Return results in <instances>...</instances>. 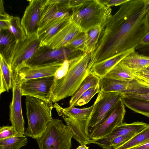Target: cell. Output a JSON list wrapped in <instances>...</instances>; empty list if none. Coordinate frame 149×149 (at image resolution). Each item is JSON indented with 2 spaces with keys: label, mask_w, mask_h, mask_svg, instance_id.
Returning <instances> with one entry per match:
<instances>
[{
  "label": "cell",
  "mask_w": 149,
  "mask_h": 149,
  "mask_svg": "<svg viewBox=\"0 0 149 149\" xmlns=\"http://www.w3.org/2000/svg\"><path fill=\"white\" fill-rule=\"evenodd\" d=\"M84 52L80 51L73 50L65 47L52 49L44 46L38 48L33 56L26 63L25 66H37L63 61L67 60H70Z\"/></svg>",
  "instance_id": "cell-9"
},
{
  "label": "cell",
  "mask_w": 149,
  "mask_h": 149,
  "mask_svg": "<svg viewBox=\"0 0 149 149\" xmlns=\"http://www.w3.org/2000/svg\"><path fill=\"white\" fill-rule=\"evenodd\" d=\"M28 139L24 135L0 140V149H19L26 145Z\"/></svg>",
  "instance_id": "cell-28"
},
{
  "label": "cell",
  "mask_w": 149,
  "mask_h": 149,
  "mask_svg": "<svg viewBox=\"0 0 149 149\" xmlns=\"http://www.w3.org/2000/svg\"><path fill=\"white\" fill-rule=\"evenodd\" d=\"M148 4L149 5V0H147Z\"/></svg>",
  "instance_id": "cell-48"
},
{
  "label": "cell",
  "mask_w": 149,
  "mask_h": 149,
  "mask_svg": "<svg viewBox=\"0 0 149 149\" xmlns=\"http://www.w3.org/2000/svg\"><path fill=\"white\" fill-rule=\"evenodd\" d=\"M71 9V0H42L37 32L56 20L70 15L69 11Z\"/></svg>",
  "instance_id": "cell-10"
},
{
  "label": "cell",
  "mask_w": 149,
  "mask_h": 149,
  "mask_svg": "<svg viewBox=\"0 0 149 149\" xmlns=\"http://www.w3.org/2000/svg\"><path fill=\"white\" fill-rule=\"evenodd\" d=\"M136 134H130L116 137L111 141L105 149H113L124 143Z\"/></svg>",
  "instance_id": "cell-34"
},
{
  "label": "cell",
  "mask_w": 149,
  "mask_h": 149,
  "mask_svg": "<svg viewBox=\"0 0 149 149\" xmlns=\"http://www.w3.org/2000/svg\"><path fill=\"white\" fill-rule=\"evenodd\" d=\"M63 61L33 66H26L17 71L23 80L54 76Z\"/></svg>",
  "instance_id": "cell-17"
},
{
  "label": "cell",
  "mask_w": 149,
  "mask_h": 149,
  "mask_svg": "<svg viewBox=\"0 0 149 149\" xmlns=\"http://www.w3.org/2000/svg\"><path fill=\"white\" fill-rule=\"evenodd\" d=\"M120 62L132 70L139 71L149 66V56L139 54L135 51Z\"/></svg>",
  "instance_id": "cell-20"
},
{
  "label": "cell",
  "mask_w": 149,
  "mask_h": 149,
  "mask_svg": "<svg viewBox=\"0 0 149 149\" xmlns=\"http://www.w3.org/2000/svg\"><path fill=\"white\" fill-rule=\"evenodd\" d=\"M132 71L134 79L128 83L127 90L123 93L137 95L149 94V79Z\"/></svg>",
  "instance_id": "cell-21"
},
{
  "label": "cell",
  "mask_w": 149,
  "mask_h": 149,
  "mask_svg": "<svg viewBox=\"0 0 149 149\" xmlns=\"http://www.w3.org/2000/svg\"><path fill=\"white\" fill-rule=\"evenodd\" d=\"M135 48L130 49L108 59L95 63L92 68V72L101 79L105 76L125 57L135 51Z\"/></svg>",
  "instance_id": "cell-18"
},
{
  "label": "cell",
  "mask_w": 149,
  "mask_h": 149,
  "mask_svg": "<svg viewBox=\"0 0 149 149\" xmlns=\"http://www.w3.org/2000/svg\"><path fill=\"white\" fill-rule=\"evenodd\" d=\"M100 90L105 92L123 93L127 90L128 83L104 77L100 79Z\"/></svg>",
  "instance_id": "cell-23"
},
{
  "label": "cell",
  "mask_w": 149,
  "mask_h": 149,
  "mask_svg": "<svg viewBox=\"0 0 149 149\" xmlns=\"http://www.w3.org/2000/svg\"><path fill=\"white\" fill-rule=\"evenodd\" d=\"M121 99L127 107L149 118V100L131 97H123Z\"/></svg>",
  "instance_id": "cell-24"
},
{
  "label": "cell",
  "mask_w": 149,
  "mask_h": 149,
  "mask_svg": "<svg viewBox=\"0 0 149 149\" xmlns=\"http://www.w3.org/2000/svg\"><path fill=\"white\" fill-rule=\"evenodd\" d=\"M123 97H131L149 100V94L143 95H137L124 93H122Z\"/></svg>",
  "instance_id": "cell-40"
},
{
  "label": "cell",
  "mask_w": 149,
  "mask_h": 149,
  "mask_svg": "<svg viewBox=\"0 0 149 149\" xmlns=\"http://www.w3.org/2000/svg\"><path fill=\"white\" fill-rule=\"evenodd\" d=\"M125 113V105L121 99L115 105L108 116L99 125L89 131L90 139L97 140L110 133L123 123Z\"/></svg>",
  "instance_id": "cell-13"
},
{
  "label": "cell",
  "mask_w": 149,
  "mask_h": 149,
  "mask_svg": "<svg viewBox=\"0 0 149 149\" xmlns=\"http://www.w3.org/2000/svg\"><path fill=\"white\" fill-rule=\"evenodd\" d=\"M81 32L71 19L50 38L44 46L52 49L66 47Z\"/></svg>",
  "instance_id": "cell-15"
},
{
  "label": "cell",
  "mask_w": 149,
  "mask_h": 149,
  "mask_svg": "<svg viewBox=\"0 0 149 149\" xmlns=\"http://www.w3.org/2000/svg\"><path fill=\"white\" fill-rule=\"evenodd\" d=\"M148 22H149V12H148Z\"/></svg>",
  "instance_id": "cell-47"
},
{
  "label": "cell",
  "mask_w": 149,
  "mask_h": 149,
  "mask_svg": "<svg viewBox=\"0 0 149 149\" xmlns=\"http://www.w3.org/2000/svg\"><path fill=\"white\" fill-rule=\"evenodd\" d=\"M89 148L86 145L83 144L79 146L77 149H88Z\"/></svg>",
  "instance_id": "cell-44"
},
{
  "label": "cell",
  "mask_w": 149,
  "mask_h": 149,
  "mask_svg": "<svg viewBox=\"0 0 149 149\" xmlns=\"http://www.w3.org/2000/svg\"><path fill=\"white\" fill-rule=\"evenodd\" d=\"M91 53L86 52L69 60L68 71L61 78L56 80L53 87L51 102L55 103L72 96L91 72Z\"/></svg>",
  "instance_id": "cell-2"
},
{
  "label": "cell",
  "mask_w": 149,
  "mask_h": 149,
  "mask_svg": "<svg viewBox=\"0 0 149 149\" xmlns=\"http://www.w3.org/2000/svg\"><path fill=\"white\" fill-rule=\"evenodd\" d=\"M59 116L63 117L73 134V138L80 145L89 144L88 125L93 105L82 109L74 107L63 108L56 103L54 105Z\"/></svg>",
  "instance_id": "cell-6"
},
{
  "label": "cell",
  "mask_w": 149,
  "mask_h": 149,
  "mask_svg": "<svg viewBox=\"0 0 149 149\" xmlns=\"http://www.w3.org/2000/svg\"><path fill=\"white\" fill-rule=\"evenodd\" d=\"M71 21L82 32L97 26L105 27L112 16L111 8L99 0H71Z\"/></svg>",
  "instance_id": "cell-3"
},
{
  "label": "cell",
  "mask_w": 149,
  "mask_h": 149,
  "mask_svg": "<svg viewBox=\"0 0 149 149\" xmlns=\"http://www.w3.org/2000/svg\"><path fill=\"white\" fill-rule=\"evenodd\" d=\"M69 60H67L64 61L62 66L58 69L54 75L56 80L61 78L66 74L69 69Z\"/></svg>",
  "instance_id": "cell-36"
},
{
  "label": "cell",
  "mask_w": 149,
  "mask_h": 149,
  "mask_svg": "<svg viewBox=\"0 0 149 149\" xmlns=\"http://www.w3.org/2000/svg\"><path fill=\"white\" fill-rule=\"evenodd\" d=\"M40 41L37 34L1 48L0 57L6 63L11 71H18L24 67L39 47Z\"/></svg>",
  "instance_id": "cell-5"
},
{
  "label": "cell",
  "mask_w": 149,
  "mask_h": 149,
  "mask_svg": "<svg viewBox=\"0 0 149 149\" xmlns=\"http://www.w3.org/2000/svg\"><path fill=\"white\" fill-rule=\"evenodd\" d=\"M24 135L16 131L12 125L3 126L0 128V140Z\"/></svg>",
  "instance_id": "cell-33"
},
{
  "label": "cell",
  "mask_w": 149,
  "mask_h": 149,
  "mask_svg": "<svg viewBox=\"0 0 149 149\" xmlns=\"http://www.w3.org/2000/svg\"><path fill=\"white\" fill-rule=\"evenodd\" d=\"M87 32H81L65 47L74 51L86 52Z\"/></svg>",
  "instance_id": "cell-31"
},
{
  "label": "cell",
  "mask_w": 149,
  "mask_h": 149,
  "mask_svg": "<svg viewBox=\"0 0 149 149\" xmlns=\"http://www.w3.org/2000/svg\"><path fill=\"white\" fill-rule=\"evenodd\" d=\"M3 1L2 0L0 1V20H11L13 16L8 14L4 9Z\"/></svg>",
  "instance_id": "cell-38"
},
{
  "label": "cell",
  "mask_w": 149,
  "mask_h": 149,
  "mask_svg": "<svg viewBox=\"0 0 149 149\" xmlns=\"http://www.w3.org/2000/svg\"><path fill=\"white\" fill-rule=\"evenodd\" d=\"M0 95L12 89V72L8 65L0 57Z\"/></svg>",
  "instance_id": "cell-26"
},
{
  "label": "cell",
  "mask_w": 149,
  "mask_h": 149,
  "mask_svg": "<svg viewBox=\"0 0 149 149\" xmlns=\"http://www.w3.org/2000/svg\"><path fill=\"white\" fill-rule=\"evenodd\" d=\"M100 80L99 77L91 72L71 96L69 102V107H74L77 101L80 96L90 88L99 84Z\"/></svg>",
  "instance_id": "cell-22"
},
{
  "label": "cell",
  "mask_w": 149,
  "mask_h": 149,
  "mask_svg": "<svg viewBox=\"0 0 149 149\" xmlns=\"http://www.w3.org/2000/svg\"><path fill=\"white\" fill-rule=\"evenodd\" d=\"M21 20L26 36L37 34L40 20L42 0L29 1Z\"/></svg>",
  "instance_id": "cell-14"
},
{
  "label": "cell",
  "mask_w": 149,
  "mask_h": 149,
  "mask_svg": "<svg viewBox=\"0 0 149 149\" xmlns=\"http://www.w3.org/2000/svg\"><path fill=\"white\" fill-rule=\"evenodd\" d=\"M21 20L19 17L13 16L9 26V30L14 35L16 42L22 40L27 37Z\"/></svg>",
  "instance_id": "cell-30"
},
{
  "label": "cell",
  "mask_w": 149,
  "mask_h": 149,
  "mask_svg": "<svg viewBox=\"0 0 149 149\" xmlns=\"http://www.w3.org/2000/svg\"><path fill=\"white\" fill-rule=\"evenodd\" d=\"M129 0H99L100 1L106 6L110 7L112 6L121 5L126 2Z\"/></svg>",
  "instance_id": "cell-37"
},
{
  "label": "cell",
  "mask_w": 149,
  "mask_h": 149,
  "mask_svg": "<svg viewBox=\"0 0 149 149\" xmlns=\"http://www.w3.org/2000/svg\"><path fill=\"white\" fill-rule=\"evenodd\" d=\"M55 76L23 80L21 84L22 96H30L51 102Z\"/></svg>",
  "instance_id": "cell-12"
},
{
  "label": "cell",
  "mask_w": 149,
  "mask_h": 149,
  "mask_svg": "<svg viewBox=\"0 0 149 149\" xmlns=\"http://www.w3.org/2000/svg\"><path fill=\"white\" fill-rule=\"evenodd\" d=\"M148 124L142 122L123 123L116 127L112 132L103 137L95 140H91L90 143L96 144L105 149L110 141L118 136L130 134H136L143 129Z\"/></svg>",
  "instance_id": "cell-16"
},
{
  "label": "cell",
  "mask_w": 149,
  "mask_h": 149,
  "mask_svg": "<svg viewBox=\"0 0 149 149\" xmlns=\"http://www.w3.org/2000/svg\"><path fill=\"white\" fill-rule=\"evenodd\" d=\"M27 127L24 135L36 140L45 131L54 120L52 103L30 96H26Z\"/></svg>",
  "instance_id": "cell-4"
},
{
  "label": "cell",
  "mask_w": 149,
  "mask_h": 149,
  "mask_svg": "<svg viewBox=\"0 0 149 149\" xmlns=\"http://www.w3.org/2000/svg\"><path fill=\"white\" fill-rule=\"evenodd\" d=\"M71 19V15L65 16L56 20L38 32L37 34L40 41L39 47L44 46L47 41Z\"/></svg>",
  "instance_id": "cell-19"
},
{
  "label": "cell",
  "mask_w": 149,
  "mask_h": 149,
  "mask_svg": "<svg viewBox=\"0 0 149 149\" xmlns=\"http://www.w3.org/2000/svg\"><path fill=\"white\" fill-rule=\"evenodd\" d=\"M104 28L97 26L87 32L86 52L91 53L94 51Z\"/></svg>",
  "instance_id": "cell-29"
},
{
  "label": "cell",
  "mask_w": 149,
  "mask_h": 149,
  "mask_svg": "<svg viewBox=\"0 0 149 149\" xmlns=\"http://www.w3.org/2000/svg\"><path fill=\"white\" fill-rule=\"evenodd\" d=\"M139 71H140L141 72L144 73L149 74V72L146 71H143V70H139Z\"/></svg>",
  "instance_id": "cell-46"
},
{
  "label": "cell",
  "mask_w": 149,
  "mask_h": 149,
  "mask_svg": "<svg viewBox=\"0 0 149 149\" xmlns=\"http://www.w3.org/2000/svg\"><path fill=\"white\" fill-rule=\"evenodd\" d=\"M0 31L1 46H8L15 40L14 35L9 30H1Z\"/></svg>",
  "instance_id": "cell-35"
},
{
  "label": "cell",
  "mask_w": 149,
  "mask_h": 149,
  "mask_svg": "<svg viewBox=\"0 0 149 149\" xmlns=\"http://www.w3.org/2000/svg\"><path fill=\"white\" fill-rule=\"evenodd\" d=\"M104 77L128 83L134 79L132 70L126 67L120 62Z\"/></svg>",
  "instance_id": "cell-27"
},
{
  "label": "cell",
  "mask_w": 149,
  "mask_h": 149,
  "mask_svg": "<svg viewBox=\"0 0 149 149\" xmlns=\"http://www.w3.org/2000/svg\"><path fill=\"white\" fill-rule=\"evenodd\" d=\"M141 70H142L146 71L149 72V66Z\"/></svg>",
  "instance_id": "cell-45"
},
{
  "label": "cell",
  "mask_w": 149,
  "mask_h": 149,
  "mask_svg": "<svg viewBox=\"0 0 149 149\" xmlns=\"http://www.w3.org/2000/svg\"><path fill=\"white\" fill-rule=\"evenodd\" d=\"M129 149H149V143Z\"/></svg>",
  "instance_id": "cell-43"
},
{
  "label": "cell",
  "mask_w": 149,
  "mask_h": 149,
  "mask_svg": "<svg viewBox=\"0 0 149 149\" xmlns=\"http://www.w3.org/2000/svg\"><path fill=\"white\" fill-rule=\"evenodd\" d=\"M12 100L10 106V119L12 126L17 132L24 135V122L21 104L22 96L21 86L23 79L17 71H12Z\"/></svg>",
  "instance_id": "cell-11"
},
{
  "label": "cell",
  "mask_w": 149,
  "mask_h": 149,
  "mask_svg": "<svg viewBox=\"0 0 149 149\" xmlns=\"http://www.w3.org/2000/svg\"><path fill=\"white\" fill-rule=\"evenodd\" d=\"M149 44V31L146 34L141 40L140 45H146Z\"/></svg>",
  "instance_id": "cell-41"
},
{
  "label": "cell",
  "mask_w": 149,
  "mask_h": 149,
  "mask_svg": "<svg viewBox=\"0 0 149 149\" xmlns=\"http://www.w3.org/2000/svg\"><path fill=\"white\" fill-rule=\"evenodd\" d=\"M123 96L121 93H106L100 90L93 104L88 125V132L108 116L115 105Z\"/></svg>",
  "instance_id": "cell-8"
},
{
  "label": "cell",
  "mask_w": 149,
  "mask_h": 149,
  "mask_svg": "<svg viewBox=\"0 0 149 149\" xmlns=\"http://www.w3.org/2000/svg\"><path fill=\"white\" fill-rule=\"evenodd\" d=\"M149 143V124L124 143L113 149H129Z\"/></svg>",
  "instance_id": "cell-25"
},
{
  "label": "cell",
  "mask_w": 149,
  "mask_h": 149,
  "mask_svg": "<svg viewBox=\"0 0 149 149\" xmlns=\"http://www.w3.org/2000/svg\"><path fill=\"white\" fill-rule=\"evenodd\" d=\"M147 0H129L107 21L93 51V64L136 48L149 31Z\"/></svg>",
  "instance_id": "cell-1"
},
{
  "label": "cell",
  "mask_w": 149,
  "mask_h": 149,
  "mask_svg": "<svg viewBox=\"0 0 149 149\" xmlns=\"http://www.w3.org/2000/svg\"><path fill=\"white\" fill-rule=\"evenodd\" d=\"M73 134L62 120L54 119L36 139L39 149H70Z\"/></svg>",
  "instance_id": "cell-7"
},
{
  "label": "cell",
  "mask_w": 149,
  "mask_h": 149,
  "mask_svg": "<svg viewBox=\"0 0 149 149\" xmlns=\"http://www.w3.org/2000/svg\"><path fill=\"white\" fill-rule=\"evenodd\" d=\"M100 91V84L94 86L84 92L76 102L75 106H81L87 104L96 93Z\"/></svg>",
  "instance_id": "cell-32"
},
{
  "label": "cell",
  "mask_w": 149,
  "mask_h": 149,
  "mask_svg": "<svg viewBox=\"0 0 149 149\" xmlns=\"http://www.w3.org/2000/svg\"><path fill=\"white\" fill-rule=\"evenodd\" d=\"M138 75L149 79V74L144 73L140 71H134L132 70Z\"/></svg>",
  "instance_id": "cell-42"
},
{
  "label": "cell",
  "mask_w": 149,
  "mask_h": 149,
  "mask_svg": "<svg viewBox=\"0 0 149 149\" xmlns=\"http://www.w3.org/2000/svg\"><path fill=\"white\" fill-rule=\"evenodd\" d=\"M138 53L149 56V44L146 45H139L135 49Z\"/></svg>",
  "instance_id": "cell-39"
}]
</instances>
